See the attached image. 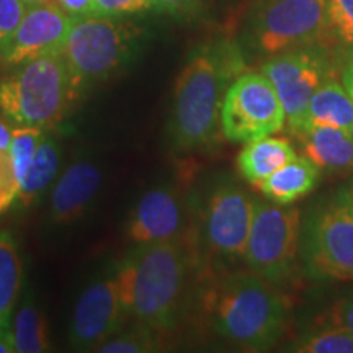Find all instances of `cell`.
Returning a JSON list of instances; mask_svg holds the SVG:
<instances>
[{
    "instance_id": "13",
    "label": "cell",
    "mask_w": 353,
    "mask_h": 353,
    "mask_svg": "<svg viewBox=\"0 0 353 353\" xmlns=\"http://www.w3.org/2000/svg\"><path fill=\"white\" fill-rule=\"evenodd\" d=\"M255 201L244 190L223 185L211 193L205 213L206 244L214 254L244 259L252 228Z\"/></svg>"
},
{
    "instance_id": "27",
    "label": "cell",
    "mask_w": 353,
    "mask_h": 353,
    "mask_svg": "<svg viewBox=\"0 0 353 353\" xmlns=\"http://www.w3.org/2000/svg\"><path fill=\"white\" fill-rule=\"evenodd\" d=\"M19 188L20 183L13 172L8 151H0V213H3L15 201L19 196Z\"/></svg>"
},
{
    "instance_id": "15",
    "label": "cell",
    "mask_w": 353,
    "mask_h": 353,
    "mask_svg": "<svg viewBox=\"0 0 353 353\" xmlns=\"http://www.w3.org/2000/svg\"><path fill=\"white\" fill-rule=\"evenodd\" d=\"M101 187V172L88 161L69 165L51 193V216L57 223H69L85 213Z\"/></svg>"
},
{
    "instance_id": "9",
    "label": "cell",
    "mask_w": 353,
    "mask_h": 353,
    "mask_svg": "<svg viewBox=\"0 0 353 353\" xmlns=\"http://www.w3.org/2000/svg\"><path fill=\"white\" fill-rule=\"evenodd\" d=\"M298 208L280 203H255L244 260L250 272L278 283L290 276L299 249Z\"/></svg>"
},
{
    "instance_id": "1",
    "label": "cell",
    "mask_w": 353,
    "mask_h": 353,
    "mask_svg": "<svg viewBox=\"0 0 353 353\" xmlns=\"http://www.w3.org/2000/svg\"><path fill=\"white\" fill-rule=\"evenodd\" d=\"M244 70V56L232 41L219 39L193 51L174 92L170 130L176 148L195 151L216 143L224 97Z\"/></svg>"
},
{
    "instance_id": "32",
    "label": "cell",
    "mask_w": 353,
    "mask_h": 353,
    "mask_svg": "<svg viewBox=\"0 0 353 353\" xmlns=\"http://www.w3.org/2000/svg\"><path fill=\"white\" fill-rule=\"evenodd\" d=\"M56 2L72 19H81V17L95 13V0H56Z\"/></svg>"
},
{
    "instance_id": "10",
    "label": "cell",
    "mask_w": 353,
    "mask_h": 353,
    "mask_svg": "<svg viewBox=\"0 0 353 353\" xmlns=\"http://www.w3.org/2000/svg\"><path fill=\"white\" fill-rule=\"evenodd\" d=\"M286 114L263 72H244L231 83L221 110V130L229 141L250 143L280 132Z\"/></svg>"
},
{
    "instance_id": "21",
    "label": "cell",
    "mask_w": 353,
    "mask_h": 353,
    "mask_svg": "<svg viewBox=\"0 0 353 353\" xmlns=\"http://www.w3.org/2000/svg\"><path fill=\"white\" fill-rule=\"evenodd\" d=\"M59 169V148L52 138L44 136L34 154L28 174L21 180L19 188V200L25 206H30L38 200L56 179Z\"/></svg>"
},
{
    "instance_id": "3",
    "label": "cell",
    "mask_w": 353,
    "mask_h": 353,
    "mask_svg": "<svg viewBox=\"0 0 353 353\" xmlns=\"http://www.w3.org/2000/svg\"><path fill=\"white\" fill-rule=\"evenodd\" d=\"M210 306L216 334L244 350H267L283 334V299L254 272L228 276L211 293Z\"/></svg>"
},
{
    "instance_id": "11",
    "label": "cell",
    "mask_w": 353,
    "mask_h": 353,
    "mask_svg": "<svg viewBox=\"0 0 353 353\" xmlns=\"http://www.w3.org/2000/svg\"><path fill=\"white\" fill-rule=\"evenodd\" d=\"M74 20L56 0L30 6L15 32L0 43V68L13 69L38 57L61 54Z\"/></svg>"
},
{
    "instance_id": "19",
    "label": "cell",
    "mask_w": 353,
    "mask_h": 353,
    "mask_svg": "<svg viewBox=\"0 0 353 353\" xmlns=\"http://www.w3.org/2000/svg\"><path fill=\"white\" fill-rule=\"evenodd\" d=\"M309 126H334L353 132V99L343 83L330 79L317 88L307 108Z\"/></svg>"
},
{
    "instance_id": "12",
    "label": "cell",
    "mask_w": 353,
    "mask_h": 353,
    "mask_svg": "<svg viewBox=\"0 0 353 353\" xmlns=\"http://www.w3.org/2000/svg\"><path fill=\"white\" fill-rule=\"evenodd\" d=\"M128 309L118 275L97 280L79 296L70 321L69 341L77 350H97L125 324Z\"/></svg>"
},
{
    "instance_id": "4",
    "label": "cell",
    "mask_w": 353,
    "mask_h": 353,
    "mask_svg": "<svg viewBox=\"0 0 353 353\" xmlns=\"http://www.w3.org/2000/svg\"><path fill=\"white\" fill-rule=\"evenodd\" d=\"M76 95L63 52L28 61L0 79V112L20 126L56 125Z\"/></svg>"
},
{
    "instance_id": "33",
    "label": "cell",
    "mask_w": 353,
    "mask_h": 353,
    "mask_svg": "<svg viewBox=\"0 0 353 353\" xmlns=\"http://www.w3.org/2000/svg\"><path fill=\"white\" fill-rule=\"evenodd\" d=\"M15 352V339H13V322L0 325V353Z\"/></svg>"
},
{
    "instance_id": "7",
    "label": "cell",
    "mask_w": 353,
    "mask_h": 353,
    "mask_svg": "<svg viewBox=\"0 0 353 353\" xmlns=\"http://www.w3.org/2000/svg\"><path fill=\"white\" fill-rule=\"evenodd\" d=\"M327 30V0H260L250 19L254 46L270 56L314 46Z\"/></svg>"
},
{
    "instance_id": "6",
    "label": "cell",
    "mask_w": 353,
    "mask_h": 353,
    "mask_svg": "<svg viewBox=\"0 0 353 353\" xmlns=\"http://www.w3.org/2000/svg\"><path fill=\"white\" fill-rule=\"evenodd\" d=\"M316 278L353 280V190L341 188L307 221L303 245Z\"/></svg>"
},
{
    "instance_id": "28",
    "label": "cell",
    "mask_w": 353,
    "mask_h": 353,
    "mask_svg": "<svg viewBox=\"0 0 353 353\" xmlns=\"http://www.w3.org/2000/svg\"><path fill=\"white\" fill-rule=\"evenodd\" d=\"M154 8V0H95V13L101 17H123Z\"/></svg>"
},
{
    "instance_id": "24",
    "label": "cell",
    "mask_w": 353,
    "mask_h": 353,
    "mask_svg": "<svg viewBox=\"0 0 353 353\" xmlns=\"http://www.w3.org/2000/svg\"><path fill=\"white\" fill-rule=\"evenodd\" d=\"M296 350L303 353H353V335L332 325V329L309 335Z\"/></svg>"
},
{
    "instance_id": "29",
    "label": "cell",
    "mask_w": 353,
    "mask_h": 353,
    "mask_svg": "<svg viewBox=\"0 0 353 353\" xmlns=\"http://www.w3.org/2000/svg\"><path fill=\"white\" fill-rule=\"evenodd\" d=\"M28 6L25 0H0V43L15 32Z\"/></svg>"
},
{
    "instance_id": "20",
    "label": "cell",
    "mask_w": 353,
    "mask_h": 353,
    "mask_svg": "<svg viewBox=\"0 0 353 353\" xmlns=\"http://www.w3.org/2000/svg\"><path fill=\"white\" fill-rule=\"evenodd\" d=\"M23 280V265L10 232H0V325L12 324Z\"/></svg>"
},
{
    "instance_id": "18",
    "label": "cell",
    "mask_w": 353,
    "mask_h": 353,
    "mask_svg": "<svg viewBox=\"0 0 353 353\" xmlns=\"http://www.w3.org/2000/svg\"><path fill=\"white\" fill-rule=\"evenodd\" d=\"M317 180H319V169L307 157H294L268 176L259 188L272 201L291 205L307 195L316 187Z\"/></svg>"
},
{
    "instance_id": "14",
    "label": "cell",
    "mask_w": 353,
    "mask_h": 353,
    "mask_svg": "<svg viewBox=\"0 0 353 353\" xmlns=\"http://www.w3.org/2000/svg\"><path fill=\"white\" fill-rule=\"evenodd\" d=\"M182 231V208L169 190H151L132 211L128 232L141 245L175 241Z\"/></svg>"
},
{
    "instance_id": "36",
    "label": "cell",
    "mask_w": 353,
    "mask_h": 353,
    "mask_svg": "<svg viewBox=\"0 0 353 353\" xmlns=\"http://www.w3.org/2000/svg\"><path fill=\"white\" fill-rule=\"evenodd\" d=\"M41 2H46V0H25L26 6H37V3H41Z\"/></svg>"
},
{
    "instance_id": "16",
    "label": "cell",
    "mask_w": 353,
    "mask_h": 353,
    "mask_svg": "<svg viewBox=\"0 0 353 353\" xmlns=\"http://www.w3.org/2000/svg\"><path fill=\"white\" fill-rule=\"evenodd\" d=\"M299 139L317 169L329 174L353 170V132L334 126H309Z\"/></svg>"
},
{
    "instance_id": "34",
    "label": "cell",
    "mask_w": 353,
    "mask_h": 353,
    "mask_svg": "<svg viewBox=\"0 0 353 353\" xmlns=\"http://www.w3.org/2000/svg\"><path fill=\"white\" fill-rule=\"evenodd\" d=\"M12 144V131L0 120V151H8Z\"/></svg>"
},
{
    "instance_id": "26",
    "label": "cell",
    "mask_w": 353,
    "mask_h": 353,
    "mask_svg": "<svg viewBox=\"0 0 353 353\" xmlns=\"http://www.w3.org/2000/svg\"><path fill=\"white\" fill-rule=\"evenodd\" d=\"M329 28L347 46H353V0H327Z\"/></svg>"
},
{
    "instance_id": "35",
    "label": "cell",
    "mask_w": 353,
    "mask_h": 353,
    "mask_svg": "<svg viewBox=\"0 0 353 353\" xmlns=\"http://www.w3.org/2000/svg\"><path fill=\"white\" fill-rule=\"evenodd\" d=\"M342 83H343V87L347 88V92H348V94H350V97L353 99V63L348 65L345 70H343Z\"/></svg>"
},
{
    "instance_id": "23",
    "label": "cell",
    "mask_w": 353,
    "mask_h": 353,
    "mask_svg": "<svg viewBox=\"0 0 353 353\" xmlns=\"http://www.w3.org/2000/svg\"><path fill=\"white\" fill-rule=\"evenodd\" d=\"M43 138V128L20 126L12 131V144L8 148V156H10L13 172H15L19 183H21L25 175L28 174L30 165H32L33 157Z\"/></svg>"
},
{
    "instance_id": "2",
    "label": "cell",
    "mask_w": 353,
    "mask_h": 353,
    "mask_svg": "<svg viewBox=\"0 0 353 353\" xmlns=\"http://www.w3.org/2000/svg\"><path fill=\"white\" fill-rule=\"evenodd\" d=\"M187 273V250L176 239L141 247L117 272L128 314L154 332L170 329Z\"/></svg>"
},
{
    "instance_id": "22",
    "label": "cell",
    "mask_w": 353,
    "mask_h": 353,
    "mask_svg": "<svg viewBox=\"0 0 353 353\" xmlns=\"http://www.w3.org/2000/svg\"><path fill=\"white\" fill-rule=\"evenodd\" d=\"M13 339H15V352L19 353H41L50 350L46 322L30 294L23 298L13 319Z\"/></svg>"
},
{
    "instance_id": "17",
    "label": "cell",
    "mask_w": 353,
    "mask_h": 353,
    "mask_svg": "<svg viewBox=\"0 0 353 353\" xmlns=\"http://www.w3.org/2000/svg\"><path fill=\"white\" fill-rule=\"evenodd\" d=\"M294 157L298 156L288 139L265 136V138L245 143L237 157V167L247 182L260 187L268 176L293 161Z\"/></svg>"
},
{
    "instance_id": "31",
    "label": "cell",
    "mask_w": 353,
    "mask_h": 353,
    "mask_svg": "<svg viewBox=\"0 0 353 353\" xmlns=\"http://www.w3.org/2000/svg\"><path fill=\"white\" fill-rule=\"evenodd\" d=\"M332 325L353 335V296L343 299L335 306L332 312Z\"/></svg>"
},
{
    "instance_id": "5",
    "label": "cell",
    "mask_w": 353,
    "mask_h": 353,
    "mask_svg": "<svg viewBox=\"0 0 353 353\" xmlns=\"http://www.w3.org/2000/svg\"><path fill=\"white\" fill-rule=\"evenodd\" d=\"M143 30L121 17L87 15L74 20L63 56L74 88L112 76L134 57Z\"/></svg>"
},
{
    "instance_id": "8",
    "label": "cell",
    "mask_w": 353,
    "mask_h": 353,
    "mask_svg": "<svg viewBox=\"0 0 353 353\" xmlns=\"http://www.w3.org/2000/svg\"><path fill=\"white\" fill-rule=\"evenodd\" d=\"M262 72L275 87L290 131L299 139L307 130V108L312 95L334 79L327 52L317 44L280 52L262 65Z\"/></svg>"
},
{
    "instance_id": "25",
    "label": "cell",
    "mask_w": 353,
    "mask_h": 353,
    "mask_svg": "<svg viewBox=\"0 0 353 353\" xmlns=\"http://www.w3.org/2000/svg\"><path fill=\"white\" fill-rule=\"evenodd\" d=\"M157 341L154 337V330L138 325L134 330L108 339L97 348L101 353H145L157 350Z\"/></svg>"
},
{
    "instance_id": "37",
    "label": "cell",
    "mask_w": 353,
    "mask_h": 353,
    "mask_svg": "<svg viewBox=\"0 0 353 353\" xmlns=\"http://www.w3.org/2000/svg\"><path fill=\"white\" fill-rule=\"evenodd\" d=\"M350 187H352V190H353V183H352V185H350Z\"/></svg>"
},
{
    "instance_id": "30",
    "label": "cell",
    "mask_w": 353,
    "mask_h": 353,
    "mask_svg": "<svg viewBox=\"0 0 353 353\" xmlns=\"http://www.w3.org/2000/svg\"><path fill=\"white\" fill-rule=\"evenodd\" d=\"M154 8L176 19H193L205 8V0H154Z\"/></svg>"
}]
</instances>
